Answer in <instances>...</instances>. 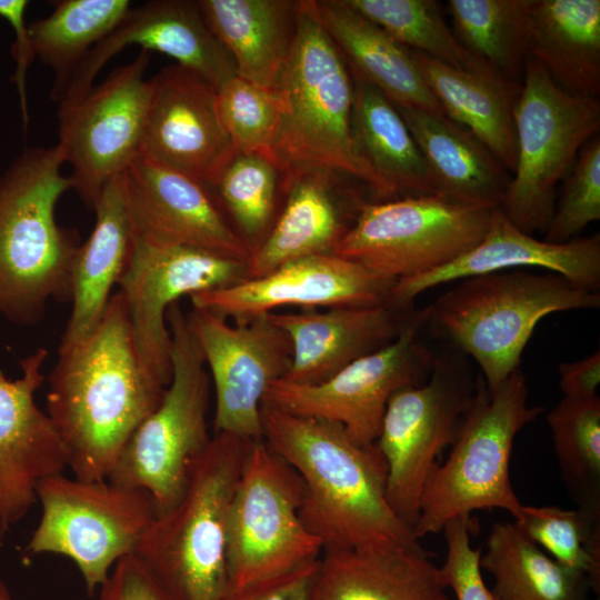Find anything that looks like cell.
<instances>
[{
  "mask_svg": "<svg viewBox=\"0 0 600 600\" xmlns=\"http://www.w3.org/2000/svg\"><path fill=\"white\" fill-rule=\"evenodd\" d=\"M44 348L20 361L22 374L0 370V534L23 519L37 503V488L47 477L68 468L61 437L47 411L34 400L44 381Z\"/></svg>",
  "mask_w": 600,
  "mask_h": 600,
  "instance_id": "21",
  "label": "cell"
},
{
  "mask_svg": "<svg viewBox=\"0 0 600 600\" xmlns=\"http://www.w3.org/2000/svg\"><path fill=\"white\" fill-rule=\"evenodd\" d=\"M167 384L141 362L127 307L113 293L93 331L59 347L49 376L47 413L81 480H106L127 441L158 407Z\"/></svg>",
  "mask_w": 600,
  "mask_h": 600,
  "instance_id": "1",
  "label": "cell"
},
{
  "mask_svg": "<svg viewBox=\"0 0 600 600\" xmlns=\"http://www.w3.org/2000/svg\"><path fill=\"white\" fill-rule=\"evenodd\" d=\"M599 307V291L554 272L513 269L458 280L426 307V326L472 357L493 390L521 367L523 350L540 320L556 312Z\"/></svg>",
  "mask_w": 600,
  "mask_h": 600,
  "instance_id": "5",
  "label": "cell"
},
{
  "mask_svg": "<svg viewBox=\"0 0 600 600\" xmlns=\"http://www.w3.org/2000/svg\"><path fill=\"white\" fill-rule=\"evenodd\" d=\"M474 393L464 363L436 357L423 383L397 391L387 404L374 444L387 468V500L412 531L426 481L456 440Z\"/></svg>",
  "mask_w": 600,
  "mask_h": 600,
  "instance_id": "13",
  "label": "cell"
},
{
  "mask_svg": "<svg viewBox=\"0 0 600 600\" xmlns=\"http://www.w3.org/2000/svg\"><path fill=\"white\" fill-rule=\"evenodd\" d=\"M396 107L430 169L440 198L471 207L501 208L512 176L482 142L444 116Z\"/></svg>",
  "mask_w": 600,
  "mask_h": 600,
  "instance_id": "27",
  "label": "cell"
},
{
  "mask_svg": "<svg viewBox=\"0 0 600 600\" xmlns=\"http://www.w3.org/2000/svg\"><path fill=\"white\" fill-rule=\"evenodd\" d=\"M150 82L139 156L211 186L237 153L218 112L217 88L177 63Z\"/></svg>",
  "mask_w": 600,
  "mask_h": 600,
  "instance_id": "18",
  "label": "cell"
},
{
  "mask_svg": "<svg viewBox=\"0 0 600 600\" xmlns=\"http://www.w3.org/2000/svg\"><path fill=\"white\" fill-rule=\"evenodd\" d=\"M344 2L411 51L420 52L453 68L490 71L460 44L444 21L437 1L344 0Z\"/></svg>",
  "mask_w": 600,
  "mask_h": 600,
  "instance_id": "39",
  "label": "cell"
},
{
  "mask_svg": "<svg viewBox=\"0 0 600 600\" xmlns=\"http://www.w3.org/2000/svg\"><path fill=\"white\" fill-rule=\"evenodd\" d=\"M150 52L113 69L73 102L58 106V146L71 187L91 209L104 188L139 154L151 82Z\"/></svg>",
  "mask_w": 600,
  "mask_h": 600,
  "instance_id": "15",
  "label": "cell"
},
{
  "mask_svg": "<svg viewBox=\"0 0 600 600\" xmlns=\"http://www.w3.org/2000/svg\"><path fill=\"white\" fill-rule=\"evenodd\" d=\"M600 219V138L590 139L567 174L562 193L554 203L544 241L566 243L577 239Z\"/></svg>",
  "mask_w": 600,
  "mask_h": 600,
  "instance_id": "42",
  "label": "cell"
},
{
  "mask_svg": "<svg viewBox=\"0 0 600 600\" xmlns=\"http://www.w3.org/2000/svg\"><path fill=\"white\" fill-rule=\"evenodd\" d=\"M277 90L282 118L272 156L287 172L330 170L367 184L379 201L390 200L357 150L352 76L319 19L314 0L298 1L296 36Z\"/></svg>",
  "mask_w": 600,
  "mask_h": 600,
  "instance_id": "4",
  "label": "cell"
},
{
  "mask_svg": "<svg viewBox=\"0 0 600 600\" xmlns=\"http://www.w3.org/2000/svg\"><path fill=\"white\" fill-rule=\"evenodd\" d=\"M250 442L213 433L182 497L156 516L133 553L171 600L227 596L228 516Z\"/></svg>",
  "mask_w": 600,
  "mask_h": 600,
  "instance_id": "6",
  "label": "cell"
},
{
  "mask_svg": "<svg viewBox=\"0 0 600 600\" xmlns=\"http://www.w3.org/2000/svg\"><path fill=\"white\" fill-rule=\"evenodd\" d=\"M94 227L81 243L72 270V309L60 347L88 337L97 327L121 279L133 247L134 232L121 174L102 191Z\"/></svg>",
  "mask_w": 600,
  "mask_h": 600,
  "instance_id": "28",
  "label": "cell"
},
{
  "mask_svg": "<svg viewBox=\"0 0 600 600\" xmlns=\"http://www.w3.org/2000/svg\"><path fill=\"white\" fill-rule=\"evenodd\" d=\"M187 321L214 388L213 433L261 440L264 394L291 364L288 334L270 313L231 326L209 310L193 308Z\"/></svg>",
  "mask_w": 600,
  "mask_h": 600,
  "instance_id": "17",
  "label": "cell"
},
{
  "mask_svg": "<svg viewBox=\"0 0 600 600\" xmlns=\"http://www.w3.org/2000/svg\"><path fill=\"white\" fill-rule=\"evenodd\" d=\"M197 4L231 57L237 76L277 89L296 36L298 1L198 0Z\"/></svg>",
  "mask_w": 600,
  "mask_h": 600,
  "instance_id": "30",
  "label": "cell"
},
{
  "mask_svg": "<svg viewBox=\"0 0 600 600\" xmlns=\"http://www.w3.org/2000/svg\"><path fill=\"white\" fill-rule=\"evenodd\" d=\"M516 164L501 210L520 230L546 232L557 183L600 128V103L560 88L528 57L513 110Z\"/></svg>",
  "mask_w": 600,
  "mask_h": 600,
  "instance_id": "9",
  "label": "cell"
},
{
  "mask_svg": "<svg viewBox=\"0 0 600 600\" xmlns=\"http://www.w3.org/2000/svg\"><path fill=\"white\" fill-rule=\"evenodd\" d=\"M262 439L300 477V517L322 552L416 546L391 509L387 468L376 444L356 443L332 422L262 403Z\"/></svg>",
  "mask_w": 600,
  "mask_h": 600,
  "instance_id": "2",
  "label": "cell"
},
{
  "mask_svg": "<svg viewBox=\"0 0 600 600\" xmlns=\"http://www.w3.org/2000/svg\"><path fill=\"white\" fill-rule=\"evenodd\" d=\"M98 600H171L160 583L134 556L119 560L100 587Z\"/></svg>",
  "mask_w": 600,
  "mask_h": 600,
  "instance_id": "44",
  "label": "cell"
},
{
  "mask_svg": "<svg viewBox=\"0 0 600 600\" xmlns=\"http://www.w3.org/2000/svg\"><path fill=\"white\" fill-rule=\"evenodd\" d=\"M298 473L261 440L249 443L227 527L228 593L286 574L322 554L300 517Z\"/></svg>",
  "mask_w": 600,
  "mask_h": 600,
  "instance_id": "11",
  "label": "cell"
},
{
  "mask_svg": "<svg viewBox=\"0 0 600 600\" xmlns=\"http://www.w3.org/2000/svg\"><path fill=\"white\" fill-rule=\"evenodd\" d=\"M520 531L566 569L600 584V512L556 506H522Z\"/></svg>",
  "mask_w": 600,
  "mask_h": 600,
  "instance_id": "40",
  "label": "cell"
},
{
  "mask_svg": "<svg viewBox=\"0 0 600 600\" xmlns=\"http://www.w3.org/2000/svg\"><path fill=\"white\" fill-rule=\"evenodd\" d=\"M52 6L48 17L28 23V31L34 58L53 71L51 97L57 102L83 58L132 6L128 0H61Z\"/></svg>",
  "mask_w": 600,
  "mask_h": 600,
  "instance_id": "36",
  "label": "cell"
},
{
  "mask_svg": "<svg viewBox=\"0 0 600 600\" xmlns=\"http://www.w3.org/2000/svg\"><path fill=\"white\" fill-rule=\"evenodd\" d=\"M529 57L569 93H600V1L533 0Z\"/></svg>",
  "mask_w": 600,
  "mask_h": 600,
  "instance_id": "32",
  "label": "cell"
},
{
  "mask_svg": "<svg viewBox=\"0 0 600 600\" xmlns=\"http://www.w3.org/2000/svg\"><path fill=\"white\" fill-rule=\"evenodd\" d=\"M61 148H27L0 178V313L37 323L48 300L71 301L80 239L58 224L56 206L72 189Z\"/></svg>",
  "mask_w": 600,
  "mask_h": 600,
  "instance_id": "3",
  "label": "cell"
},
{
  "mask_svg": "<svg viewBox=\"0 0 600 600\" xmlns=\"http://www.w3.org/2000/svg\"><path fill=\"white\" fill-rule=\"evenodd\" d=\"M318 562L319 559L286 574L228 593L223 600H313Z\"/></svg>",
  "mask_w": 600,
  "mask_h": 600,
  "instance_id": "45",
  "label": "cell"
},
{
  "mask_svg": "<svg viewBox=\"0 0 600 600\" xmlns=\"http://www.w3.org/2000/svg\"><path fill=\"white\" fill-rule=\"evenodd\" d=\"M419 544L322 552L313 600H450Z\"/></svg>",
  "mask_w": 600,
  "mask_h": 600,
  "instance_id": "26",
  "label": "cell"
},
{
  "mask_svg": "<svg viewBox=\"0 0 600 600\" xmlns=\"http://www.w3.org/2000/svg\"><path fill=\"white\" fill-rule=\"evenodd\" d=\"M136 237L241 261L251 250L201 181L137 156L121 173Z\"/></svg>",
  "mask_w": 600,
  "mask_h": 600,
  "instance_id": "20",
  "label": "cell"
},
{
  "mask_svg": "<svg viewBox=\"0 0 600 600\" xmlns=\"http://www.w3.org/2000/svg\"><path fill=\"white\" fill-rule=\"evenodd\" d=\"M412 53L446 117L470 131L513 172L517 152L513 110L521 84L488 70L458 69L420 52Z\"/></svg>",
  "mask_w": 600,
  "mask_h": 600,
  "instance_id": "31",
  "label": "cell"
},
{
  "mask_svg": "<svg viewBox=\"0 0 600 600\" xmlns=\"http://www.w3.org/2000/svg\"><path fill=\"white\" fill-rule=\"evenodd\" d=\"M427 308L413 311L390 343L370 352L330 377L300 386L283 379L268 388L263 403L283 412L341 426L360 446L376 443L390 398L399 390L423 383L436 354L420 339Z\"/></svg>",
  "mask_w": 600,
  "mask_h": 600,
  "instance_id": "14",
  "label": "cell"
},
{
  "mask_svg": "<svg viewBox=\"0 0 600 600\" xmlns=\"http://www.w3.org/2000/svg\"><path fill=\"white\" fill-rule=\"evenodd\" d=\"M340 173L304 168L287 174L283 209L247 261V279L306 257L332 254L351 226L344 222Z\"/></svg>",
  "mask_w": 600,
  "mask_h": 600,
  "instance_id": "25",
  "label": "cell"
},
{
  "mask_svg": "<svg viewBox=\"0 0 600 600\" xmlns=\"http://www.w3.org/2000/svg\"><path fill=\"white\" fill-rule=\"evenodd\" d=\"M244 279L246 261L134 236L118 286L142 364L168 386L172 374L168 308L182 296L222 289Z\"/></svg>",
  "mask_w": 600,
  "mask_h": 600,
  "instance_id": "16",
  "label": "cell"
},
{
  "mask_svg": "<svg viewBox=\"0 0 600 600\" xmlns=\"http://www.w3.org/2000/svg\"><path fill=\"white\" fill-rule=\"evenodd\" d=\"M41 517L24 549L29 556L53 553L70 559L89 596L116 563L133 554L157 516L143 490L109 480H81L62 473L37 488Z\"/></svg>",
  "mask_w": 600,
  "mask_h": 600,
  "instance_id": "10",
  "label": "cell"
},
{
  "mask_svg": "<svg viewBox=\"0 0 600 600\" xmlns=\"http://www.w3.org/2000/svg\"><path fill=\"white\" fill-rule=\"evenodd\" d=\"M528 398L521 367L493 390L479 373L473 401L450 452L423 487L413 527L418 540L474 510L502 509L513 521L520 519L523 504L510 481L511 453L520 430L543 411L531 407Z\"/></svg>",
  "mask_w": 600,
  "mask_h": 600,
  "instance_id": "7",
  "label": "cell"
},
{
  "mask_svg": "<svg viewBox=\"0 0 600 600\" xmlns=\"http://www.w3.org/2000/svg\"><path fill=\"white\" fill-rule=\"evenodd\" d=\"M394 283L336 254L287 262L258 278L190 297L193 308L236 322L271 313L284 306L370 307L390 302Z\"/></svg>",
  "mask_w": 600,
  "mask_h": 600,
  "instance_id": "19",
  "label": "cell"
},
{
  "mask_svg": "<svg viewBox=\"0 0 600 600\" xmlns=\"http://www.w3.org/2000/svg\"><path fill=\"white\" fill-rule=\"evenodd\" d=\"M128 46L167 54L217 89L237 76L231 57L207 26L197 1L153 0L131 7L120 23L88 52L56 103L67 104L83 96L101 69Z\"/></svg>",
  "mask_w": 600,
  "mask_h": 600,
  "instance_id": "22",
  "label": "cell"
},
{
  "mask_svg": "<svg viewBox=\"0 0 600 600\" xmlns=\"http://www.w3.org/2000/svg\"><path fill=\"white\" fill-rule=\"evenodd\" d=\"M547 422L570 497L578 508L600 512V398L563 397Z\"/></svg>",
  "mask_w": 600,
  "mask_h": 600,
  "instance_id": "38",
  "label": "cell"
},
{
  "mask_svg": "<svg viewBox=\"0 0 600 600\" xmlns=\"http://www.w3.org/2000/svg\"><path fill=\"white\" fill-rule=\"evenodd\" d=\"M409 308L388 302L336 307L322 312H271L272 321L291 342V364L282 379L300 386L329 379L397 338L413 312Z\"/></svg>",
  "mask_w": 600,
  "mask_h": 600,
  "instance_id": "24",
  "label": "cell"
},
{
  "mask_svg": "<svg viewBox=\"0 0 600 600\" xmlns=\"http://www.w3.org/2000/svg\"><path fill=\"white\" fill-rule=\"evenodd\" d=\"M287 174L271 156L237 152L218 179L207 186L251 252L273 224Z\"/></svg>",
  "mask_w": 600,
  "mask_h": 600,
  "instance_id": "37",
  "label": "cell"
},
{
  "mask_svg": "<svg viewBox=\"0 0 600 600\" xmlns=\"http://www.w3.org/2000/svg\"><path fill=\"white\" fill-rule=\"evenodd\" d=\"M494 209L437 196L363 201L332 254L397 282L438 269L473 248Z\"/></svg>",
  "mask_w": 600,
  "mask_h": 600,
  "instance_id": "12",
  "label": "cell"
},
{
  "mask_svg": "<svg viewBox=\"0 0 600 600\" xmlns=\"http://www.w3.org/2000/svg\"><path fill=\"white\" fill-rule=\"evenodd\" d=\"M442 531L447 554L440 571L456 600H499L483 580L480 567L482 551L471 546L470 516L449 521Z\"/></svg>",
  "mask_w": 600,
  "mask_h": 600,
  "instance_id": "43",
  "label": "cell"
},
{
  "mask_svg": "<svg viewBox=\"0 0 600 600\" xmlns=\"http://www.w3.org/2000/svg\"><path fill=\"white\" fill-rule=\"evenodd\" d=\"M480 567L494 580L499 600H588L592 589L530 541L516 522H496L481 553Z\"/></svg>",
  "mask_w": 600,
  "mask_h": 600,
  "instance_id": "34",
  "label": "cell"
},
{
  "mask_svg": "<svg viewBox=\"0 0 600 600\" xmlns=\"http://www.w3.org/2000/svg\"><path fill=\"white\" fill-rule=\"evenodd\" d=\"M533 0H449L453 33L479 63L521 84L529 57Z\"/></svg>",
  "mask_w": 600,
  "mask_h": 600,
  "instance_id": "35",
  "label": "cell"
},
{
  "mask_svg": "<svg viewBox=\"0 0 600 600\" xmlns=\"http://www.w3.org/2000/svg\"><path fill=\"white\" fill-rule=\"evenodd\" d=\"M28 4L27 0H0V18L9 22L16 37L12 56L17 67L12 80L17 84L19 92L24 130H27L28 124L26 78L28 68L34 59L28 23L24 19Z\"/></svg>",
  "mask_w": 600,
  "mask_h": 600,
  "instance_id": "46",
  "label": "cell"
},
{
  "mask_svg": "<svg viewBox=\"0 0 600 600\" xmlns=\"http://www.w3.org/2000/svg\"><path fill=\"white\" fill-rule=\"evenodd\" d=\"M217 108L237 152L273 157L282 118L277 89L236 76L217 89Z\"/></svg>",
  "mask_w": 600,
  "mask_h": 600,
  "instance_id": "41",
  "label": "cell"
},
{
  "mask_svg": "<svg viewBox=\"0 0 600 600\" xmlns=\"http://www.w3.org/2000/svg\"><path fill=\"white\" fill-rule=\"evenodd\" d=\"M316 1L318 17L350 72L382 92L394 106L444 116L426 84L413 53L344 0Z\"/></svg>",
  "mask_w": 600,
  "mask_h": 600,
  "instance_id": "29",
  "label": "cell"
},
{
  "mask_svg": "<svg viewBox=\"0 0 600 600\" xmlns=\"http://www.w3.org/2000/svg\"><path fill=\"white\" fill-rule=\"evenodd\" d=\"M352 131L357 150L391 199L438 196L436 181L397 107L352 74Z\"/></svg>",
  "mask_w": 600,
  "mask_h": 600,
  "instance_id": "33",
  "label": "cell"
},
{
  "mask_svg": "<svg viewBox=\"0 0 600 600\" xmlns=\"http://www.w3.org/2000/svg\"><path fill=\"white\" fill-rule=\"evenodd\" d=\"M559 386L564 397L571 399H592L599 397L600 351L558 367Z\"/></svg>",
  "mask_w": 600,
  "mask_h": 600,
  "instance_id": "47",
  "label": "cell"
},
{
  "mask_svg": "<svg viewBox=\"0 0 600 600\" xmlns=\"http://www.w3.org/2000/svg\"><path fill=\"white\" fill-rule=\"evenodd\" d=\"M527 268L554 272L576 286L599 291L600 236L566 243L547 242L517 228L501 208H497L486 234L473 248L438 269L394 282L390 302L411 306L417 296L443 283Z\"/></svg>",
  "mask_w": 600,
  "mask_h": 600,
  "instance_id": "23",
  "label": "cell"
},
{
  "mask_svg": "<svg viewBox=\"0 0 600 600\" xmlns=\"http://www.w3.org/2000/svg\"><path fill=\"white\" fill-rule=\"evenodd\" d=\"M166 320L171 334V380L158 407L127 441L107 479L146 491L157 516L180 500L213 436L207 422L210 377L179 302L168 308Z\"/></svg>",
  "mask_w": 600,
  "mask_h": 600,
  "instance_id": "8",
  "label": "cell"
},
{
  "mask_svg": "<svg viewBox=\"0 0 600 600\" xmlns=\"http://www.w3.org/2000/svg\"><path fill=\"white\" fill-rule=\"evenodd\" d=\"M0 600H16L1 578H0Z\"/></svg>",
  "mask_w": 600,
  "mask_h": 600,
  "instance_id": "48",
  "label": "cell"
}]
</instances>
